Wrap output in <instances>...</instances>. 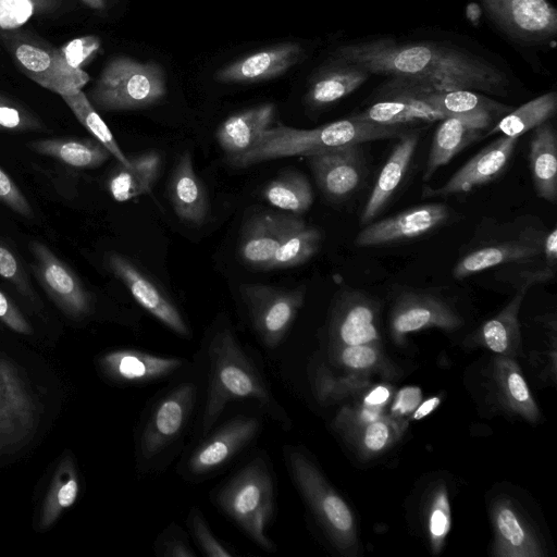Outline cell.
Here are the masks:
<instances>
[{"label": "cell", "mask_w": 557, "mask_h": 557, "mask_svg": "<svg viewBox=\"0 0 557 557\" xmlns=\"http://www.w3.org/2000/svg\"><path fill=\"white\" fill-rule=\"evenodd\" d=\"M334 54L339 62L357 65L369 74L394 76L385 97L458 89L498 96L507 92L508 78L504 72L451 47L382 38L342 46Z\"/></svg>", "instance_id": "cell-1"}, {"label": "cell", "mask_w": 557, "mask_h": 557, "mask_svg": "<svg viewBox=\"0 0 557 557\" xmlns=\"http://www.w3.org/2000/svg\"><path fill=\"white\" fill-rule=\"evenodd\" d=\"M209 386L202 416V433L210 431L227 403L255 399L273 404L270 391L230 330L218 332L208 347Z\"/></svg>", "instance_id": "cell-2"}, {"label": "cell", "mask_w": 557, "mask_h": 557, "mask_svg": "<svg viewBox=\"0 0 557 557\" xmlns=\"http://www.w3.org/2000/svg\"><path fill=\"white\" fill-rule=\"evenodd\" d=\"M215 502L262 549L275 550V544L267 535L274 510V486L262 459L252 460L237 472L218 492Z\"/></svg>", "instance_id": "cell-3"}, {"label": "cell", "mask_w": 557, "mask_h": 557, "mask_svg": "<svg viewBox=\"0 0 557 557\" xmlns=\"http://www.w3.org/2000/svg\"><path fill=\"white\" fill-rule=\"evenodd\" d=\"M165 90L164 72L157 63L117 57L107 63L87 97L98 110L125 111L159 102Z\"/></svg>", "instance_id": "cell-4"}, {"label": "cell", "mask_w": 557, "mask_h": 557, "mask_svg": "<svg viewBox=\"0 0 557 557\" xmlns=\"http://www.w3.org/2000/svg\"><path fill=\"white\" fill-rule=\"evenodd\" d=\"M287 462L293 480L315 519L344 555L357 549L356 520L347 503L301 451L290 449Z\"/></svg>", "instance_id": "cell-5"}, {"label": "cell", "mask_w": 557, "mask_h": 557, "mask_svg": "<svg viewBox=\"0 0 557 557\" xmlns=\"http://www.w3.org/2000/svg\"><path fill=\"white\" fill-rule=\"evenodd\" d=\"M506 226L500 237L484 239L466 250L455 263L453 276L462 280L495 267L521 264L544 257L546 231L539 219L519 216Z\"/></svg>", "instance_id": "cell-6"}, {"label": "cell", "mask_w": 557, "mask_h": 557, "mask_svg": "<svg viewBox=\"0 0 557 557\" xmlns=\"http://www.w3.org/2000/svg\"><path fill=\"white\" fill-rule=\"evenodd\" d=\"M0 41L28 78L60 96L82 89L89 81L85 71L66 62L60 49L26 32L0 29Z\"/></svg>", "instance_id": "cell-7"}, {"label": "cell", "mask_w": 557, "mask_h": 557, "mask_svg": "<svg viewBox=\"0 0 557 557\" xmlns=\"http://www.w3.org/2000/svg\"><path fill=\"white\" fill-rule=\"evenodd\" d=\"M240 293L260 338L275 348L290 329L305 300V288H281L263 284H244Z\"/></svg>", "instance_id": "cell-8"}, {"label": "cell", "mask_w": 557, "mask_h": 557, "mask_svg": "<svg viewBox=\"0 0 557 557\" xmlns=\"http://www.w3.org/2000/svg\"><path fill=\"white\" fill-rule=\"evenodd\" d=\"M38 411L15 367L0 358V456L22 448L34 435Z\"/></svg>", "instance_id": "cell-9"}, {"label": "cell", "mask_w": 557, "mask_h": 557, "mask_svg": "<svg viewBox=\"0 0 557 557\" xmlns=\"http://www.w3.org/2000/svg\"><path fill=\"white\" fill-rule=\"evenodd\" d=\"M380 305L370 295L347 288L342 290L332 309L330 347L379 344Z\"/></svg>", "instance_id": "cell-10"}, {"label": "cell", "mask_w": 557, "mask_h": 557, "mask_svg": "<svg viewBox=\"0 0 557 557\" xmlns=\"http://www.w3.org/2000/svg\"><path fill=\"white\" fill-rule=\"evenodd\" d=\"M462 318L443 298L428 292L407 289L392 307L389 329L393 338L401 342L408 334L430 327L447 331L462 325Z\"/></svg>", "instance_id": "cell-11"}, {"label": "cell", "mask_w": 557, "mask_h": 557, "mask_svg": "<svg viewBox=\"0 0 557 557\" xmlns=\"http://www.w3.org/2000/svg\"><path fill=\"white\" fill-rule=\"evenodd\" d=\"M323 195L332 201L352 197L366 177L362 144H352L306 157Z\"/></svg>", "instance_id": "cell-12"}, {"label": "cell", "mask_w": 557, "mask_h": 557, "mask_svg": "<svg viewBox=\"0 0 557 557\" xmlns=\"http://www.w3.org/2000/svg\"><path fill=\"white\" fill-rule=\"evenodd\" d=\"M33 270L50 298L69 317L79 319L91 309V298L78 276L45 244L32 240Z\"/></svg>", "instance_id": "cell-13"}, {"label": "cell", "mask_w": 557, "mask_h": 557, "mask_svg": "<svg viewBox=\"0 0 557 557\" xmlns=\"http://www.w3.org/2000/svg\"><path fill=\"white\" fill-rule=\"evenodd\" d=\"M449 214L444 203H422L367 224L356 236L355 244L376 247L407 242L437 230L447 222Z\"/></svg>", "instance_id": "cell-14"}, {"label": "cell", "mask_w": 557, "mask_h": 557, "mask_svg": "<svg viewBox=\"0 0 557 557\" xmlns=\"http://www.w3.org/2000/svg\"><path fill=\"white\" fill-rule=\"evenodd\" d=\"M491 17L508 34L541 41L557 30V12L547 0H482Z\"/></svg>", "instance_id": "cell-15"}, {"label": "cell", "mask_w": 557, "mask_h": 557, "mask_svg": "<svg viewBox=\"0 0 557 557\" xmlns=\"http://www.w3.org/2000/svg\"><path fill=\"white\" fill-rule=\"evenodd\" d=\"M518 139L499 136L473 156L445 184L437 188L425 186L422 196L448 197L466 194L496 180L508 165Z\"/></svg>", "instance_id": "cell-16"}, {"label": "cell", "mask_w": 557, "mask_h": 557, "mask_svg": "<svg viewBox=\"0 0 557 557\" xmlns=\"http://www.w3.org/2000/svg\"><path fill=\"white\" fill-rule=\"evenodd\" d=\"M107 261L112 273L146 311L177 335H190L180 310L150 277L120 253H110Z\"/></svg>", "instance_id": "cell-17"}, {"label": "cell", "mask_w": 557, "mask_h": 557, "mask_svg": "<svg viewBox=\"0 0 557 557\" xmlns=\"http://www.w3.org/2000/svg\"><path fill=\"white\" fill-rule=\"evenodd\" d=\"M195 394V385L183 384L156 406L140 436L144 459L153 458L178 436L190 416Z\"/></svg>", "instance_id": "cell-18"}, {"label": "cell", "mask_w": 557, "mask_h": 557, "mask_svg": "<svg viewBox=\"0 0 557 557\" xmlns=\"http://www.w3.org/2000/svg\"><path fill=\"white\" fill-rule=\"evenodd\" d=\"M259 429L260 422L255 417L239 416L227 421L193 451L188 471L202 475L216 470L248 445Z\"/></svg>", "instance_id": "cell-19"}, {"label": "cell", "mask_w": 557, "mask_h": 557, "mask_svg": "<svg viewBox=\"0 0 557 557\" xmlns=\"http://www.w3.org/2000/svg\"><path fill=\"white\" fill-rule=\"evenodd\" d=\"M493 121L487 116L475 115H457L441 120L433 135L423 181H429L441 166L479 139Z\"/></svg>", "instance_id": "cell-20"}, {"label": "cell", "mask_w": 557, "mask_h": 557, "mask_svg": "<svg viewBox=\"0 0 557 557\" xmlns=\"http://www.w3.org/2000/svg\"><path fill=\"white\" fill-rule=\"evenodd\" d=\"M385 161L361 212L360 224L371 223L388 205L403 182L419 143V133L409 129L398 138Z\"/></svg>", "instance_id": "cell-21"}, {"label": "cell", "mask_w": 557, "mask_h": 557, "mask_svg": "<svg viewBox=\"0 0 557 557\" xmlns=\"http://www.w3.org/2000/svg\"><path fill=\"white\" fill-rule=\"evenodd\" d=\"M494 554L500 557H539L542 547L530 524L510 499L500 498L492 506Z\"/></svg>", "instance_id": "cell-22"}, {"label": "cell", "mask_w": 557, "mask_h": 557, "mask_svg": "<svg viewBox=\"0 0 557 557\" xmlns=\"http://www.w3.org/2000/svg\"><path fill=\"white\" fill-rule=\"evenodd\" d=\"M304 54L298 44L287 42L248 57L219 71L216 77L224 83H252L276 77L298 63Z\"/></svg>", "instance_id": "cell-23"}, {"label": "cell", "mask_w": 557, "mask_h": 557, "mask_svg": "<svg viewBox=\"0 0 557 557\" xmlns=\"http://www.w3.org/2000/svg\"><path fill=\"white\" fill-rule=\"evenodd\" d=\"M183 366L175 357L156 356L137 350H114L100 359V367L110 377L128 383H148L171 375Z\"/></svg>", "instance_id": "cell-24"}, {"label": "cell", "mask_w": 557, "mask_h": 557, "mask_svg": "<svg viewBox=\"0 0 557 557\" xmlns=\"http://www.w3.org/2000/svg\"><path fill=\"white\" fill-rule=\"evenodd\" d=\"M169 198L175 214L185 223L202 224L209 211L206 188L194 170L191 156L182 153L168 184Z\"/></svg>", "instance_id": "cell-25"}, {"label": "cell", "mask_w": 557, "mask_h": 557, "mask_svg": "<svg viewBox=\"0 0 557 557\" xmlns=\"http://www.w3.org/2000/svg\"><path fill=\"white\" fill-rule=\"evenodd\" d=\"M275 106L264 103L227 117L216 131L220 147L228 161L250 150L264 131L272 126Z\"/></svg>", "instance_id": "cell-26"}, {"label": "cell", "mask_w": 557, "mask_h": 557, "mask_svg": "<svg viewBox=\"0 0 557 557\" xmlns=\"http://www.w3.org/2000/svg\"><path fill=\"white\" fill-rule=\"evenodd\" d=\"M321 232L298 215L281 214V239L269 270L288 269L309 261L320 249Z\"/></svg>", "instance_id": "cell-27"}, {"label": "cell", "mask_w": 557, "mask_h": 557, "mask_svg": "<svg viewBox=\"0 0 557 557\" xmlns=\"http://www.w3.org/2000/svg\"><path fill=\"white\" fill-rule=\"evenodd\" d=\"M529 166L537 196L548 202L557 199V136L548 121L533 129Z\"/></svg>", "instance_id": "cell-28"}, {"label": "cell", "mask_w": 557, "mask_h": 557, "mask_svg": "<svg viewBox=\"0 0 557 557\" xmlns=\"http://www.w3.org/2000/svg\"><path fill=\"white\" fill-rule=\"evenodd\" d=\"M529 288V285L518 287L510 301L481 325L473 335L479 344L499 356H516L521 339L518 314Z\"/></svg>", "instance_id": "cell-29"}, {"label": "cell", "mask_w": 557, "mask_h": 557, "mask_svg": "<svg viewBox=\"0 0 557 557\" xmlns=\"http://www.w3.org/2000/svg\"><path fill=\"white\" fill-rule=\"evenodd\" d=\"M281 239V214H255L243 230L239 256L244 263L256 270H269Z\"/></svg>", "instance_id": "cell-30"}, {"label": "cell", "mask_w": 557, "mask_h": 557, "mask_svg": "<svg viewBox=\"0 0 557 557\" xmlns=\"http://www.w3.org/2000/svg\"><path fill=\"white\" fill-rule=\"evenodd\" d=\"M352 116L381 125L405 126L412 123L441 121L449 115L433 108L421 98L393 95Z\"/></svg>", "instance_id": "cell-31"}, {"label": "cell", "mask_w": 557, "mask_h": 557, "mask_svg": "<svg viewBox=\"0 0 557 557\" xmlns=\"http://www.w3.org/2000/svg\"><path fill=\"white\" fill-rule=\"evenodd\" d=\"M129 161L128 166L119 163L108 184L111 196L120 202L150 193L162 166V157L156 150L131 157Z\"/></svg>", "instance_id": "cell-32"}, {"label": "cell", "mask_w": 557, "mask_h": 557, "mask_svg": "<svg viewBox=\"0 0 557 557\" xmlns=\"http://www.w3.org/2000/svg\"><path fill=\"white\" fill-rule=\"evenodd\" d=\"M494 379L505 405L530 422L540 419L539 407L518 363L510 357L498 356L494 361Z\"/></svg>", "instance_id": "cell-33"}, {"label": "cell", "mask_w": 557, "mask_h": 557, "mask_svg": "<svg viewBox=\"0 0 557 557\" xmlns=\"http://www.w3.org/2000/svg\"><path fill=\"white\" fill-rule=\"evenodd\" d=\"M27 147L36 153L55 158L78 169L97 168L111 157L108 149L96 139H37L27 143Z\"/></svg>", "instance_id": "cell-34"}, {"label": "cell", "mask_w": 557, "mask_h": 557, "mask_svg": "<svg viewBox=\"0 0 557 557\" xmlns=\"http://www.w3.org/2000/svg\"><path fill=\"white\" fill-rule=\"evenodd\" d=\"M370 74L363 69L339 62V65L320 74L311 84L307 102L312 108L330 106L358 89Z\"/></svg>", "instance_id": "cell-35"}, {"label": "cell", "mask_w": 557, "mask_h": 557, "mask_svg": "<svg viewBox=\"0 0 557 557\" xmlns=\"http://www.w3.org/2000/svg\"><path fill=\"white\" fill-rule=\"evenodd\" d=\"M414 97L421 98L433 108L449 116H487L495 121L512 110L510 107L491 98L465 89L434 91Z\"/></svg>", "instance_id": "cell-36"}, {"label": "cell", "mask_w": 557, "mask_h": 557, "mask_svg": "<svg viewBox=\"0 0 557 557\" xmlns=\"http://www.w3.org/2000/svg\"><path fill=\"white\" fill-rule=\"evenodd\" d=\"M263 198L274 208L299 215L313 203V191L308 178L298 171L282 172L262 190Z\"/></svg>", "instance_id": "cell-37"}, {"label": "cell", "mask_w": 557, "mask_h": 557, "mask_svg": "<svg viewBox=\"0 0 557 557\" xmlns=\"http://www.w3.org/2000/svg\"><path fill=\"white\" fill-rule=\"evenodd\" d=\"M557 94L555 91L539 96L517 109L511 110L484 136L500 134L506 137H520L547 122L556 112Z\"/></svg>", "instance_id": "cell-38"}, {"label": "cell", "mask_w": 557, "mask_h": 557, "mask_svg": "<svg viewBox=\"0 0 557 557\" xmlns=\"http://www.w3.org/2000/svg\"><path fill=\"white\" fill-rule=\"evenodd\" d=\"M78 479L74 463L70 457L63 459L51 481L39 516V528H49L61 512L71 507L78 495Z\"/></svg>", "instance_id": "cell-39"}, {"label": "cell", "mask_w": 557, "mask_h": 557, "mask_svg": "<svg viewBox=\"0 0 557 557\" xmlns=\"http://www.w3.org/2000/svg\"><path fill=\"white\" fill-rule=\"evenodd\" d=\"M61 98L67 104L77 121L97 141L108 149L119 163L125 166L131 164L129 158L122 151L110 128L82 89L62 95Z\"/></svg>", "instance_id": "cell-40"}, {"label": "cell", "mask_w": 557, "mask_h": 557, "mask_svg": "<svg viewBox=\"0 0 557 557\" xmlns=\"http://www.w3.org/2000/svg\"><path fill=\"white\" fill-rule=\"evenodd\" d=\"M334 361L360 374L388 371V363L379 344L338 346L330 348Z\"/></svg>", "instance_id": "cell-41"}, {"label": "cell", "mask_w": 557, "mask_h": 557, "mask_svg": "<svg viewBox=\"0 0 557 557\" xmlns=\"http://www.w3.org/2000/svg\"><path fill=\"white\" fill-rule=\"evenodd\" d=\"M405 426L397 418L380 417L359 428L358 448L364 457H372L392 446Z\"/></svg>", "instance_id": "cell-42"}, {"label": "cell", "mask_w": 557, "mask_h": 557, "mask_svg": "<svg viewBox=\"0 0 557 557\" xmlns=\"http://www.w3.org/2000/svg\"><path fill=\"white\" fill-rule=\"evenodd\" d=\"M451 513L446 488H437L430 502L428 510V533L434 553L442 549L450 531Z\"/></svg>", "instance_id": "cell-43"}, {"label": "cell", "mask_w": 557, "mask_h": 557, "mask_svg": "<svg viewBox=\"0 0 557 557\" xmlns=\"http://www.w3.org/2000/svg\"><path fill=\"white\" fill-rule=\"evenodd\" d=\"M0 127L15 132H41L45 123L25 106L0 92Z\"/></svg>", "instance_id": "cell-44"}, {"label": "cell", "mask_w": 557, "mask_h": 557, "mask_svg": "<svg viewBox=\"0 0 557 557\" xmlns=\"http://www.w3.org/2000/svg\"><path fill=\"white\" fill-rule=\"evenodd\" d=\"M0 276L11 283L13 287L34 306L38 304V297L18 258L2 242H0Z\"/></svg>", "instance_id": "cell-45"}, {"label": "cell", "mask_w": 557, "mask_h": 557, "mask_svg": "<svg viewBox=\"0 0 557 557\" xmlns=\"http://www.w3.org/2000/svg\"><path fill=\"white\" fill-rule=\"evenodd\" d=\"M189 521L195 541L205 555L210 557L232 556V553L211 533L210 528L197 508H193Z\"/></svg>", "instance_id": "cell-46"}, {"label": "cell", "mask_w": 557, "mask_h": 557, "mask_svg": "<svg viewBox=\"0 0 557 557\" xmlns=\"http://www.w3.org/2000/svg\"><path fill=\"white\" fill-rule=\"evenodd\" d=\"M100 45L98 37L89 35L66 42L60 50L71 66L82 69L98 52Z\"/></svg>", "instance_id": "cell-47"}, {"label": "cell", "mask_w": 557, "mask_h": 557, "mask_svg": "<svg viewBox=\"0 0 557 557\" xmlns=\"http://www.w3.org/2000/svg\"><path fill=\"white\" fill-rule=\"evenodd\" d=\"M34 13V5L29 0H0V29H16Z\"/></svg>", "instance_id": "cell-48"}, {"label": "cell", "mask_w": 557, "mask_h": 557, "mask_svg": "<svg viewBox=\"0 0 557 557\" xmlns=\"http://www.w3.org/2000/svg\"><path fill=\"white\" fill-rule=\"evenodd\" d=\"M0 201L15 213L32 218L33 209L14 181L0 168Z\"/></svg>", "instance_id": "cell-49"}, {"label": "cell", "mask_w": 557, "mask_h": 557, "mask_svg": "<svg viewBox=\"0 0 557 557\" xmlns=\"http://www.w3.org/2000/svg\"><path fill=\"white\" fill-rule=\"evenodd\" d=\"M0 320L12 331L32 334L33 330L13 301L0 289Z\"/></svg>", "instance_id": "cell-50"}, {"label": "cell", "mask_w": 557, "mask_h": 557, "mask_svg": "<svg viewBox=\"0 0 557 557\" xmlns=\"http://www.w3.org/2000/svg\"><path fill=\"white\" fill-rule=\"evenodd\" d=\"M422 399L421 389L417 386H406L397 392L392 405L393 417L400 419L412 413Z\"/></svg>", "instance_id": "cell-51"}, {"label": "cell", "mask_w": 557, "mask_h": 557, "mask_svg": "<svg viewBox=\"0 0 557 557\" xmlns=\"http://www.w3.org/2000/svg\"><path fill=\"white\" fill-rule=\"evenodd\" d=\"M161 554L169 557H191L195 555L188 544L180 537L165 541Z\"/></svg>", "instance_id": "cell-52"}, {"label": "cell", "mask_w": 557, "mask_h": 557, "mask_svg": "<svg viewBox=\"0 0 557 557\" xmlns=\"http://www.w3.org/2000/svg\"><path fill=\"white\" fill-rule=\"evenodd\" d=\"M391 389L385 385H377L372 388L363 398V405L382 407L388 401Z\"/></svg>", "instance_id": "cell-53"}, {"label": "cell", "mask_w": 557, "mask_h": 557, "mask_svg": "<svg viewBox=\"0 0 557 557\" xmlns=\"http://www.w3.org/2000/svg\"><path fill=\"white\" fill-rule=\"evenodd\" d=\"M441 403L440 397H431L423 403H420L419 406L416 408V410L412 412V419L413 420H420L428 414H430L434 409L437 408V406Z\"/></svg>", "instance_id": "cell-54"}, {"label": "cell", "mask_w": 557, "mask_h": 557, "mask_svg": "<svg viewBox=\"0 0 557 557\" xmlns=\"http://www.w3.org/2000/svg\"><path fill=\"white\" fill-rule=\"evenodd\" d=\"M33 5L35 13L48 14L52 13L59 5L60 0H29Z\"/></svg>", "instance_id": "cell-55"}, {"label": "cell", "mask_w": 557, "mask_h": 557, "mask_svg": "<svg viewBox=\"0 0 557 557\" xmlns=\"http://www.w3.org/2000/svg\"><path fill=\"white\" fill-rule=\"evenodd\" d=\"M81 1L85 5L90 8L91 10L98 11V12L107 10L112 2V0H81Z\"/></svg>", "instance_id": "cell-56"}, {"label": "cell", "mask_w": 557, "mask_h": 557, "mask_svg": "<svg viewBox=\"0 0 557 557\" xmlns=\"http://www.w3.org/2000/svg\"><path fill=\"white\" fill-rule=\"evenodd\" d=\"M0 131H2V128L0 127Z\"/></svg>", "instance_id": "cell-57"}]
</instances>
